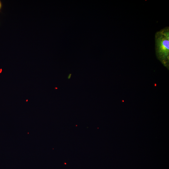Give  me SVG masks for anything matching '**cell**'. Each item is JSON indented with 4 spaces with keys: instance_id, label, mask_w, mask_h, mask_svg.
I'll return each mask as SVG.
<instances>
[{
    "instance_id": "3",
    "label": "cell",
    "mask_w": 169,
    "mask_h": 169,
    "mask_svg": "<svg viewBox=\"0 0 169 169\" xmlns=\"http://www.w3.org/2000/svg\"><path fill=\"white\" fill-rule=\"evenodd\" d=\"M71 75V74H69V76H68V79H69V78H70Z\"/></svg>"
},
{
    "instance_id": "2",
    "label": "cell",
    "mask_w": 169,
    "mask_h": 169,
    "mask_svg": "<svg viewBox=\"0 0 169 169\" xmlns=\"http://www.w3.org/2000/svg\"><path fill=\"white\" fill-rule=\"evenodd\" d=\"M2 4L1 1H0V10L2 8Z\"/></svg>"
},
{
    "instance_id": "1",
    "label": "cell",
    "mask_w": 169,
    "mask_h": 169,
    "mask_svg": "<svg viewBox=\"0 0 169 169\" xmlns=\"http://www.w3.org/2000/svg\"><path fill=\"white\" fill-rule=\"evenodd\" d=\"M155 49L157 57L168 68L169 57V27L167 26L155 34Z\"/></svg>"
}]
</instances>
